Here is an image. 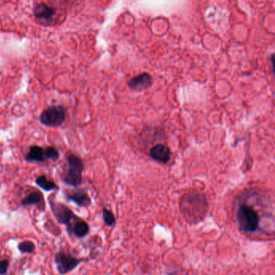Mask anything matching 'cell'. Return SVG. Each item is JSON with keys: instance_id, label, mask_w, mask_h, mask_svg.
Masks as SVG:
<instances>
[{"instance_id": "8", "label": "cell", "mask_w": 275, "mask_h": 275, "mask_svg": "<svg viewBox=\"0 0 275 275\" xmlns=\"http://www.w3.org/2000/svg\"><path fill=\"white\" fill-rule=\"evenodd\" d=\"M150 157L160 163L166 164L170 159V150L163 144H157L151 148Z\"/></svg>"}, {"instance_id": "9", "label": "cell", "mask_w": 275, "mask_h": 275, "mask_svg": "<svg viewBox=\"0 0 275 275\" xmlns=\"http://www.w3.org/2000/svg\"><path fill=\"white\" fill-rule=\"evenodd\" d=\"M25 159L29 162H44L48 161L47 151L42 147L34 145L31 147Z\"/></svg>"}, {"instance_id": "5", "label": "cell", "mask_w": 275, "mask_h": 275, "mask_svg": "<svg viewBox=\"0 0 275 275\" xmlns=\"http://www.w3.org/2000/svg\"><path fill=\"white\" fill-rule=\"evenodd\" d=\"M50 206H51L52 212L57 221L60 224H65L69 234H72V230H73L72 223L73 222V220H78L79 219L77 218V216L73 214V212L69 210V208L63 204L51 202Z\"/></svg>"}, {"instance_id": "3", "label": "cell", "mask_w": 275, "mask_h": 275, "mask_svg": "<svg viewBox=\"0 0 275 275\" xmlns=\"http://www.w3.org/2000/svg\"><path fill=\"white\" fill-rule=\"evenodd\" d=\"M67 161L69 169L64 177V181L67 185L76 188L82 184L84 164L82 159L75 154L68 155Z\"/></svg>"}, {"instance_id": "13", "label": "cell", "mask_w": 275, "mask_h": 275, "mask_svg": "<svg viewBox=\"0 0 275 275\" xmlns=\"http://www.w3.org/2000/svg\"><path fill=\"white\" fill-rule=\"evenodd\" d=\"M43 201V196L39 192H32L22 200L23 206H30L33 204H40Z\"/></svg>"}, {"instance_id": "11", "label": "cell", "mask_w": 275, "mask_h": 275, "mask_svg": "<svg viewBox=\"0 0 275 275\" xmlns=\"http://www.w3.org/2000/svg\"><path fill=\"white\" fill-rule=\"evenodd\" d=\"M67 198L72 202L75 203L77 206L82 207V208L90 206L91 204L90 196H88V194L83 190H78L73 193L69 194Z\"/></svg>"}, {"instance_id": "15", "label": "cell", "mask_w": 275, "mask_h": 275, "mask_svg": "<svg viewBox=\"0 0 275 275\" xmlns=\"http://www.w3.org/2000/svg\"><path fill=\"white\" fill-rule=\"evenodd\" d=\"M103 218H104V223H105L107 226H113L115 223H116V218H115L114 214L110 210L107 209V208L103 209Z\"/></svg>"}, {"instance_id": "10", "label": "cell", "mask_w": 275, "mask_h": 275, "mask_svg": "<svg viewBox=\"0 0 275 275\" xmlns=\"http://www.w3.org/2000/svg\"><path fill=\"white\" fill-rule=\"evenodd\" d=\"M35 17L44 21H51L56 14V10L53 7L48 6L45 3L39 4L33 10Z\"/></svg>"}, {"instance_id": "2", "label": "cell", "mask_w": 275, "mask_h": 275, "mask_svg": "<svg viewBox=\"0 0 275 275\" xmlns=\"http://www.w3.org/2000/svg\"><path fill=\"white\" fill-rule=\"evenodd\" d=\"M237 226L245 234H252L260 226V216L253 206L247 204H240L237 210Z\"/></svg>"}, {"instance_id": "17", "label": "cell", "mask_w": 275, "mask_h": 275, "mask_svg": "<svg viewBox=\"0 0 275 275\" xmlns=\"http://www.w3.org/2000/svg\"><path fill=\"white\" fill-rule=\"evenodd\" d=\"M46 151H47L48 160L54 161L59 157V153L54 147H48L46 148Z\"/></svg>"}, {"instance_id": "16", "label": "cell", "mask_w": 275, "mask_h": 275, "mask_svg": "<svg viewBox=\"0 0 275 275\" xmlns=\"http://www.w3.org/2000/svg\"><path fill=\"white\" fill-rule=\"evenodd\" d=\"M18 249L22 253H33L35 250V245L32 241H23L19 245Z\"/></svg>"}, {"instance_id": "1", "label": "cell", "mask_w": 275, "mask_h": 275, "mask_svg": "<svg viewBox=\"0 0 275 275\" xmlns=\"http://www.w3.org/2000/svg\"><path fill=\"white\" fill-rule=\"evenodd\" d=\"M180 211L190 224H196L204 220L208 209L206 196L200 192L185 194L180 200Z\"/></svg>"}, {"instance_id": "6", "label": "cell", "mask_w": 275, "mask_h": 275, "mask_svg": "<svg viewBox=\"0 0 275 275\" xmlns=\"http://www.w3.org/2000/svg\"><path fill=\"white\" fill-rule=\"evenodd\" d=\"M81 262L82 260L76 258L72 255L64 253V252H59L55 255V263L57 270L61 274L69 273L75 269Z\"/></svg>"}, {"instance_id": "12", "label": "cell", "mask_w": 275, "mask_h": 275, "mask_svg": "<svg viewBox=\"0 0 275 275\" xmlns=\"http://www.w3.org/2000/svg\"><path fill=\"white\" fill-rule=\"evenodd\" d=\"M89 231H90V228H89L87 223L78 220L73 225L72 234L75 235L76 237L78 238H82V237H86Z\"/></svg>"}, {"instance_id": "4", "label": "cell", "mask_w": 275, "mask_h": 275, "mask_svg": "<svg viewBox=\"0 0 275 275\" xmlns=\"http://www.w3.org/2000/svg\"><path fill=\"white\" fill-rule=\"evenodd\" d=\"M65 113L66 110L64 107L60 105L49 107L41 113L40 121L45 126H61L65 122Z\"/></svg>"}, {"instance_id": "18", "label": "cell", "mask_w": 275, "mask_h": 275, "mask_svg": "<svg viewBox=\"0 0 275 275\" xmlns=\"http://www.w3.org/2000/svg\"><path fill=\"white\" fill-rule=\"evenodd\" d=\"M9 266V261L8 260L0 261V275L6 274Z\"/></svg>"}, {"instance_id": "14", "label": "cell", "mask_w": 275, "mask_h": 275, "mask_svg": "<svg viewBox=\"0 0 275 275\" xmlns=\"http://www.w3.org/2000/svg\"><path fill=\"white\" fill-rule=\"evenodd\" d=\"M36 184L46 192H50V191H53L57 188L55 182L48 179L45 176H40V177H37V180H36Z\"/></svg>"}, {"instance_id": "7", "label": "cell", "mask_w": 275, "mask_h": 275, "mask_svg": "<svg viewBox=\"0 0 275 275\" xmlns=\"http://www.w3.org/2000/svg\"><path fill=\"white\" fill-rule=\"evenodd\" d=\"M153 85V79L150 74L142 73L133 77L129 82V86L131 90L135 91H143L147 90Z\"/></svg>"}]
</instances>
